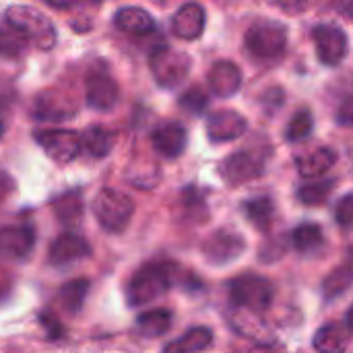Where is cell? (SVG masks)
Listing matches in <instances>:
<instances>
[{
    "label": "cell",
    "instance_id": "cell-1",
    "mask_svg": "<svg viewBox=\"0 0 353 353\" xmlns=\"http://www.w3.org/2000/svg\"><path fill=\"white\" fill-rule=\"evenodd\" d=\"M174 275L172 267L165 263H149L134 273L128 283V304L130 306H147L159 300L172 288Z\"/></svg>",
    "mask_w": 353,
    "mask_h": 353
},
{
    "label": "cell",
    "instance_id": "cell-2",
    "mask_svg": "<svg viewBox=\"0 0 353 353\" xmlns=\"http://www.w3.org/2000/svg\"><path fill=\"white\" fill-rule=\"evenodd\" d=\"M93 211L99 221V225L105 232L120 234L126 230V225L132 219L134 213V203L128 194L114 190V188H103L95 201H93Z\"/></svg>",
    "mask_w": 353,
    "mask_h": 353
},
{
    "label": "cell",
    "instance_id": "cell-3",
    "mask_svg": "<svg viewBox=\"0 0 353 353\" xmlns=\"http://www.w3.org/2000/svg\"><path fill=\"white\" fill-rule=\"evenodd\" d=\"M6 21L17 25L29 41L39 50H52L56 43V29L52 21L37 8L27 4H14L6 10Z\"/></svg>",
    "mask_w": 353,
    "mask_h": 353
},
{
    "label": "cell",
    "instance_id": "cell-4",
    "mask_svg": "<svg viewBox=\"0 0 353 353\" xmlns=\"http://www.w3.org/2000/svg\"><path fill=\"white\" fill-rule=\"evenodd\" d=\"M246 48L263 62L277 60L288 48V29L277 21H259L246 33Z\"/></svg>",
    "mask_w": 353,
    "mask_h": 353
},
{
    "label": "cell",
    "instance_id": "cell-5",
    "mask_svg": "<svg viewBox=\"0 0 353 353\" xmlns=\"http://www.w3.org/2000/svg\"><path fill=\"white\" fill-rule=\"evenodd\" d=\"M230 300L236 308L263 312L273 302V285L259 275H242L230 283Z\"/></svg>",
    "mask_w": 353,
    "mask_h": 353
},
{
    "label": "cell",
    "instance_id": "cell-6",
    "mask_svg": "<svg viewBox=\"0 0 353 353\" xmlns=\"http://www.w3.org/2000/svg\"><path fill=\"white\" fill-rule=\"evenodd\" d=\"M151 72L161 87H178L190 72V58L170 46H159L151 54Z\"/></svg>",
    "mask_w": 353,
    "mask_h": 353
},
{
    "label": "cell",
    "instance_id": "cell-7",
    "mask_svg": "<svg viewBox=\"0 0 353 353\" xmlns=\"http://www.w3.org/2000/svg\"><path fill=\"white\" fill-rule=\"evenodd\" d=\"M35 141L48 153V157H52L58 163H70L83 151L81 137L74 130H62V128L39 130L35 134Z\"/></svg>",
    "mask_w": 353,
    "mask_h": 353
},
{
    "label": "cell",
    "instance_id": "cell-8",
    "mask_svg": "<svg viewBox=\"0 0 353 353\" xmlns=\"http://www.w3.org/2000/svg\"><path fill=\"white\" fill-rule=\"evenodd\" d=\"M312 39L316 46L319 60L327 66H337L345 60L350 52L347 35L337 25H319L312 31Z\"/></svg>",
    "mask_w": 353,
    "mask_h": 353
},
{
    "label": "cell",
    "instance_id": "cell-9",
    "mask_svg": "<svg viewBox=\"0 0 353 353\" xmlns=\"http://www.w3.org/2000/svg\"><path fill=\"white\" fill-rule=\"evenodd\" d=\"M120 91L116 81L105 70H93L85 83V99L93 110L108 112L118 103Z\"/></svg>",
    "mask_w": 353,
    "mask_h": 353
},
{
    "label": "cell",
    "instance_id": "cell-10",
    "mask_svg": "<svg viewBox=\"0 0 353 353\" xmlns=\"http://www.w3.org/2000/svg\"><path fill=\"white\" fill-rule=\"evenodd\" d=\"M203 252L209 263H213L215 267H223V265H230L236 259H240V254L244 252V240L238 234L219 230L207 240Z\"/></svg>",
    "mask_w": 353,
    "mask_h": 353
},
{
    "label": "cell",
    "instance_id": "cell-11",
    "mask_svg": "<svg viewBox=\"0 0 353 353\" xmlns=\"http://www.w3.org/2000/svg\"><path fill=\"white\" fill-rule=\"evenodd\" d=\"M35 244V234L29 225H6L0 228V259L21 261Z\"/></svg>",
    "mask_w": 353,
    "mask_h": 353
},
{
    "label": "cell",
    "instance_id": "cell-12",
    "mask_svg": "<svg viewBox=\"0 0 353 353\" xmlns=\"http://www.w3.org/2000/svg\"><path fill=\"white\" fill-rule=\"evenodd\" d=\"M248 128L246 118L234 110H221L207 118V132L209 139L215 143H228L242 137Z\"/></svg>",
    "mask_w": 353,
    "mask_h": 353
},
{
    "label": "cell",
    "instance_id": "cell-13",
    "mask_svg": "<svg viewBox=\"0 0 353 353\" xmlns=\"http://www.w3.org/2000/svg\"><path fill=\"white\" fill-rule=\"evenodd\" d=\"M207 25V14L205 8L199 2H186L182 4L174 19H172V31L180 39H196L203 35Z\"/></svg>",
    "mask_w": 353,
    "mask_h": 353
},
{
    "label": "cell",
    "instance_id": "cell-14",
    "mask_svg": "<svg viewBox=\"0 0 353 353\" xmlns=\"http://www.w3.org/2000/svg\"><path fill=\"white\" fill-rule=\"evenodd\" d=\"M186 141H188V134L180 122H163L151 134V143H153L155 151L170 159L184 153Z\"/></svg>",
    "mask_w": 353,
    "mask_h": 353
},
{
    "label": "cell",
    "instance_id": "cell-15",
    "mask_svg": "<svg viewBox=\"0 0 353 353\" xmlns=\"http://www.w3.org/2000/svg\"><path fill=\"white\" fill-rule=\"evenodd\" d=\"M74 114V103L72 99H68L64 93L60 91H46L41 95H37L35 105H33V116L37 120H50V122H58V120H68Z\"/></svg>",
    "mask_w": 353,
    "mask_h": 353
},
{
    "label": "cell",
    "instance_id": "cell-16",
    "mask_svg": "<svg viewBox=\"0 0 353 353\" xmlns=\"http://www.w3.org/2000/svg\"><path fill=\"white\" fill-rule=\"evenodd\" d=\"M87 254H89V244L77 234H62L50 246V263L56 267L77 263Z\"/></svg>",
    "mask_w": 353,
    "mask_h": 353
},
{
    "label": "cell",
    "instance_id": "cell-17",
    "mask_svg": "<svg viewBox=\"0 0 353 353\" xmlns=\"http://www.w3.org/2000/svg\"><path fill=\"white\" fill-rule=\"evenodd\" d=\"M209 85L215 95L232 97L242 87V70L232 60H219L209 72Z\"/></svg>",
    "mask_w": 353,
    "mask_h": 353
},
{
    "label": "cell",
    "instance_id": "cell-18",
    "mask_svg": "<svg viewBox=\"0 0 353 353\" xmlns=\"http://www.w3.org/2000/svg\"><path fill=\"white\" fill-rule=\"evenodd\" d=\"M259 174H261V161H256V157L248 151L228 157L221 165V176L230 184H242Z\"/></svg>",
    "mask_w": 353,
    "mask_h": 353
},
{
    "label": "cell",
    "instance_id": "cell-19",
    "mask_svg": "<svg viewBox=\"0 0 353 353\" xmlns=\"http://www.w3.org/2000/svg\"><path fill=\"white\" fill-rule=\"evenodd\" d=\"M114 23L120 31L130 35H147L155 29L153 17L139 6H124L114 14Z\"/></svg>",
    "mask_w": 353,
    "mask_h": 353
},
{
    "label": "cell",
    "instance_id": "cell-20",
    "mask_svg": "<svg viewBox=\"0 0 353 353\" xmlns=\"http://www.w3.org/2000/svg\"><path fill=\"white\" fill-rule=\"evenodd\" d=\"M353 285V248L347 250L341 265H337L323 281V294L327 300H335L343 296Z\"/></svg>",
    "mask_w": 353,
    "mask_h": 353
},
{
    "label": "cell",
    "instance_id": "cell-21",
    "mask_svg": "<svg viewBox=\"0 0 353 353\" xmlns=\"http://www.w3.org/2000/svg\"><path fill=\"white\" fill-rule=\"evenodd\" d=\"M337 155L333 149L329 147H321V149H314L302 157L296 159V165H298V172L300 176L304 178H321L325 172H329L335 163Z\"/></svg>",
    "mask_w": 353,
    "mask_h": 353
},
{
    "label": "cell",
    "instance_id": "cell-22",
    "mask_svg": "<svg viewBox=\"0 0 353 353\" xmlns=\"http://www.w3.org/2000/svg\"><path fill=\"white\" fill-rule=\"evenodd\" d=\"M213 343V333L207 327H194L188 333H184L182 337L174 339L172 343H168L161 353H201L209 350Z\"/></svg>",
    "mask_w": 353,
    "mask_h": 353
},
{
    "label": "cell",
    "instance_id": "cell-23",
    "mask_svg": "<svg viewBox=\"0 0 353 353\" xmlns=\"http://www.w3.org/2000/svg\"><path fill=\"white\" fill-rule=\"evenodd\" d=\"M312 345L319 353H345L350 345V337L341 327L325 325L316 331Z\"/></svg>",
    "mask_w": 353,
    "mask_h": 353
},
{
    "label": "cell",
    "instance_id": "cell-24",
    "mask_svg": "<svg viewBox=\"0 0 353 353\" xmlns=\"http://www.w3.org/2000/svg\"><path fill=\"white\" fill-rule=\"evenodd\" d=\"M292 242H294V246H296V250H298L300 254H314V252H319V250L323 248L325 236H323L321 225L306 221V223H300V225L294 230Z\"/></svg>",
    "mask_w": 353,
    "mask_h": 353
},
{
    "label": "cell",
    "instance_id": "cell-25",
    "mask_svg": "<svg viewBox=\"0 0 353 353\" xmlns=\"http://www.w3.org/2000/svg\"><path fill=\"white\" fill-rule=\"evenodd\" d=\"M29 43H31L29 37L17 25H12V23L6 21L0 27V56H4V58H17V56H21L27 50Z\"/></svg>",
    "mask_w": 353,
    "mask_h": 353
},
{
    "label": "cell",
    "instance_id": "cell-26",
    "mask_svg": "<svg viewBox=\"0 0 353 353\" xmlns=\"http://www.w3.org/2000/svg\"><path fill=\"white\" fill-rule=\"evenodd\" d=\"M170 327H172V312L163 310V308L149 310L137 319V329L145 337H159V335L168 333Z\"/></svg>",
    "mask_w": 353,
    "mask_h": 353
},
{
    "label": "cell",
    "instance_id": "cell-27",
    "mask_svg": "<svg viewBox=\"0 0 353 353\" xmlns=\"http://www.w3.org/2000/svg\"><path fill=\"white\" fill-rule=\"evenodd\" d=\"M81 143H83V149L91 157H97V159L105 157L112 151V134L101 126H89L81 134Z\"/></svg>",
    "mask_w": 353,
    "mask_h": 353
},
{
    "label": "cell",
    "instance_id": "cell-28",
    "mask_svg": "<svg viewBox=\"0 0 353 353\" xmlns=\"http://www.w3.org/2000/svg\"><path fill=\"white\" fill-rule=\"evenodd\" d=\"M54 211L58 215V219L66 225H74L81 217H83V201H81V192L79 190H70L64 192L62 196H58L54 201Z\"/></svg>",
    "mask_w": 353,
    "mask_h": 353
},
{
    "label": "cell",
    "instance_id": "cell-29",
    "mask_svg": "<svg viewBox=\"0 0 353 353\" xmlns=\"http://www.w3.org/2000/svg\"><path fill=\"white\" fill-rule=\"evenodd\" d=\"M87 292H89V281L87 279H74V281H68L66 285H62L58 298H60V304L64 306L66 312H77L83 306Z\"/></svg>",
    "mask_w": 353,
    "mask_h": 353
},
{
    "label": "cell",
    "instance_id": "cell-30",
    "mask_svg": "<svg viewBox=\"0 0 353 353\" xmlns=\"http://www.w3.org/2000/svg\"><path fill=\"white\" fill-rule=\"evenodd\" d=\"M244 213L246 217L261 230H267L273 221V201L269 196H259V199H250L244 205Z\"/></svg>",
    "mask_w": 353,
    "mask_h": 353
},
{
    "label": "cell",
    "instance_id": "cell-31",
    "mask_svg": "<svg viewBox=\"0 0 353 353\" xmlns=\"http://www.w3.org/2000/svg\"><path fill=\"white\" fill-rule=\"evenodd\" d=\"M312 130H314V120H312L310 110H300L290 120V124L285 128V139L290 143H302L312 134Z\"/></svg>",
    "mask_w": 353,
    "mask_h": 353
},
{
    "label": "cell",
    "instance_id": "cell-32",
    "mask_svg": "<svg viewBox=\"0 0 353 353\" xmlns=\"http://www.w3.org/2000/svg\"><path fill=\"white\" fill-rule=\"evenodd\" d=\"M333 190V180H321V182H310L298 190V199L304 205H321L329 199Z\"/></svg>",
    "mask_w": 353,
    "mask_h": 353
},
{
    "label": "cell",
    "instance_id": "cell-33",
    "mask_svg": "<svg viewBox=\"0 0 353 353\" xmlns=\"http://www.w3.org/2000/svg\"><path fill=\"white\" fill-rule=\"evenodd\" d=\"M207 105H209L207 93H203L201 89H190V91H186L180 97V108L186 110V112H190V114H194V116L205 114Z\"/></svg>",
    "mask_w": 353,
    "mask_h": 353
},
{
    "label": "cell",
    "instance_id": "cell-34",
    "mask_svg": "<svg viewBox=\"0 0 353 353\" xmlns=\"http://www.w3.org/2000/svg\"><path fill=\"white\" fill-rule=\"evenodd\" d=\"M335 221L343 230H353V192L339 199L335 207Z\"/></svg>",
    "mask_w": 353,
    "mask_h": 353
},
{
    "label": "cell",
    "instance_id": "cell-35",
    "mask_svg": "<svg viewBox=\"0 0 353 353\" xmlns=\"http://www.w3.org/2000/svg\"><path fill=\"white\" fill-rule=\"evenodd\" d=\"M337 122L341 126H353V95L341 101V105L337 110Z\"/></svg>",
    "mask_w": 353,
    "mask_h": 353
},
{
    "label": "cell",
    "instance_id": "cell-36",
    "mask_svg": "<svg viewBox=\"0 0 353 353\" xmlns=\"http://www.w3.org/2000/svg\"><path fill=\"white\" fill-rule=\"evenodd\" d=\"M12 188H14V184H12L10 176H8V174H4V172H0V205L10 196Z\"/></svg>",
    "mask_w": 353,
    "mask_h": 353
},
{
    "label": "cell",
    "instance_id": "cell-37",
    "mask_svg": "<svg viewBox=\"0 0 353 353\" xmlns=\"http://www.w3.org/2000/svg\"><path fill=\"white\" fill-rule=\"evenodd\" d=\"M46 2H50V4H54V6H74V4L85 2V0H46ZM93 2H95V0H93Z\"/></svg>",
    "mask_w": 353,
    "mask_h": 353
},
{
    "label": "cell",
    "instance_id": "cell-38",
    "mask_svg": "<svg viewBox=\"0 0 353 353\" xmlns=\"http://www.w3.org/2000/svg\"><path fill=\"white\" fill-rule=\"evenodd\" d=\"M345 325H347V329L353 333V306L347 310V314H345Z\"/></svg>",
    "mask_w": 353,
    "mask_h": 353
},
{
    "label": "cell",
    "instance_id": "cell-39",
    "mask_svg": "<svg viewBox=\"0 0 353 353\" xmlns=\"http://www.w3.org/2000/svg\"><path fill=\"white\" fill-rule=\"evenodd\" d=\"M2 134H4V122H2V116H0V139H2Z\"/></svg>",
    "mask_w": 353,
    "mask_h": 353
}]
</instances>
